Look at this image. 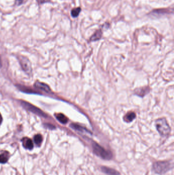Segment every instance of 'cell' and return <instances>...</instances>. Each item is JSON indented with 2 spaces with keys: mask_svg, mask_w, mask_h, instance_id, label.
Listing matches in <instances>:
<instances>
[{
  "mask_svg": "<svg viewBox=\"0 0 174 175\" xmlns=\"http://www.w3.org/2000/svg\"><path fill=\"white\" fill-rule=\"evenodd\" d=\"M81 10V9L80 7L74 8V9L72 10V12H71V15L73 17H77L78 16Z\"/></svg>",
  "mask_w": 174,
  "mask_h": 175,
  "instance_id": "obj_13",
  "label": "cell"
},
{
  "mask_svg": "<svg viewBox=\"0 0 174 175\" xmlns=\"http://www.w3.org/2000/svg\"><path fill=\"white\" fill-rule=\"evenodd\" d=\"M34 140L36 145L40 146L42 142V135L40 134L35 135L34 137Z\"/></svg>",
  "mask_w": 174,
  "mask_h": 175,
  "instance_id": "obj_11",
  "label": "cell"
},
{
  "mask_svg": "<svg viewBox=\"0 0 174 175\" xmlns=\"http://www.w3.org/2000/svg\"><path fill=\"white\" fill-rule=\"evenodd\" d=\"M56 118L61 123L63 124H66L68 121V119L66 116L63 114H58L57 115Z\"/></svg>",
  "mask_w": 174,
  "mask_h": 175,
  "instance_id": "obj_10",
  "label": "cell"
},
{
  "mask_svg": "<svg viewBox=\"0 0 174 175\" xmlns=\"http://www.w3.org/2000/svg\"><path fill=\"white\" fill-rule=\"evenodd\" d=\"M156 126L158 131L163 136H165L170 134V128L165 118L158 119L156 122Z\"/></svg>",
  "mask_w": 174,
  "mask_h": 175,
  "instance_id": "obj_3",
  "label": "cell"
},
{
  "mask_svg": "<svg viewBox=\"0 0 174 175\" xmlns=\"http://www.w3.org/2000/svg\"><path fill=\"white\" fill-rule=\"evenodd\" d=\"M72 127H73V128H74V129H77V130H78L79 131H85V129L84 128H82L81 127L78 126V125H76V124H73V125H72Z\"/></svg>",
  "mask_w": 174,
  "mask_h": 175,
  "instance_id": "obj_15",
  "label": "cell"
},
{
  "mask_svg": "<svg viewBox=\"0 0 174 175\" xmlns=\"http://www.w3.org/2000/svg\"><path fill=\"white\" fill-rule=\"evenodd\" d=\"M19 61H20L21 66L24 71L27 72H31V67L30 63L28 61V59H27L25 57L21 56V58L19 59Z\"/></svg>",
  "mask_w": 174,
  "mask_h": 175,
  "instance_id": "obj_5",
  "label": "cell"
},
{
  "mask_svg": "<svg viewBox=\"0 0 174 175\" xmlns=\"http://www.w3.org/2000/svg\"><path fill=\"white\" fill-rule=\"evenodd\" d=\"M23 1L24 0H16V3L18 5H21L23 3Z\"/></svg>",
  "mask_w": 174,
  "mask_h": 175,
  "instance_id": "obj_17",
  "label": "cell"
},
{
  "mask_svg": "<svg viewBox=\"0 0 174 175\" xmlns=\"http://www.w3.org/2000/svg\"><path fill=\"white\" fill-rule=\"evenodd\" d=\"M9 158V153L8 152H4L0 155V163H6Z\"/></svg>",
  "mask_w": 174,
  "mask_h": 175,
  "instance_id": "obj_8",
  "label": "cell"
},
{
  "mask_svg": "<svg viewBox=\"0 0 174 175\" xmlns=\"http://www.w3.org/2000/svg\"><path fill=\"white\" fill-rule=\"evenodd\" d=\"M102 171L106 174L108 175H120L119 173L117 171H116V170L114 169H112L110 168H107L105 166H102L101 168Z\"/></svg>",
  "mask_w": 174,
  "mask_h": 175,
  "instance_id": "obj_7",
  "label": "cell"
},
{
  "mask_svg": "<svg viewBox=\"0 0 174 175\" xmlns=\"http://www.w3.org/2000/svg\"><path fill=\"white\" fill-rule=\"evenodd\" d=\"M35 86L37 88L40 89L42 90L45 91H46L47 92H49L50 91V88L47 85L44 84V83H42V82H37L36 84L35 85Z\"/></svg>",
  "mask_w": 174,
  "mask_h": 175,
  "instance_id": "obj_9",
  "label": "cell"
},
{
  "mask_svg": "<svg viewBox=\"0 0 174 175\" xmlns=\"http://www.w3.org/2000/svg\"><path fill=\"white\" fill-rule=\"evenodd\" d=\"M135 117L134 113H129L125 116V120L127 122L132 121Z\"/></svg>",
  "mask_w": 174,
  "mask_h": 175,
  "instance_id": "obj_12",
  "label": "cell"
},
{
  "mask_svg": "<svg viewBox=\"0 0 174 175\" xmlns=\"http://www.w3.org/2000/svg\"><path fill=\"white\" fill-rule=\"evenodd\" d=\"M21 104L23 106V107L27 109L28 110L34 113L37 115H39L42 117H46V115L44 113L42 110H40V108H36L33 105H31L30 103L25 102V101H22Z\"/></svg>",
  "mask_w": 174,
  "mask_h": 175,
  "instance_id": "obj_4",
  "label": "cell"
},
{
  "mask_svg": "<svg viewBox=\"0 0 174 175\" xmlns=\"http://www.w3.org/2000/svg\"><path fill=\"white\" fill-rule=\"evenodd\" d=\"M22 141L23 142V146L25 148L28 149L30 150H32L33 148V143L31 139L25 137L22 139Z\"/></svg>",
  "mask_w": 174,
  "mask_h": 175,
  "instance_id": "obj_6",
  "label": "cell"
},
{
  "mask_svg": "<svg viewBox=\"0 0 174 175\" xmlns=\"http://www.w3.org/2000/svg\"><path fill=\"white\" fill-rule=\"evenodd\" d=\"M2 116H1V115L0 114V124H1V122H2Z\"/></svg>",
  "mask_w": 174,
  "mask_h": 175,
  "instance_id": "obj_18",
  "label": "cell"
},
{
  "mask_svg": "<svg viewBox=\"0 0 174 175\" xmlns=\"http://www.w3.org/2000/svg\"><path fill=\"white\" fill-rule=\"evenodd\" d=\"M48 0H37V1L38 2L39 4H42L44 3L47 2Z\"/></svg>",
  "mask_w": 174,
  "mask_h": 175,
  "instance_id": "obj_16",
  "label": "cell"
},
{
  "mask_svg": "<svg viewBox=\"0 0 174 175\" xmlns=\"http://www.w3.org/2000/svg\"><path fill=\"white\" fill-rule=\"evenodd\" d=\"M93 153L97 156L106 160H110L112 157L111 153L105 150L96 143H93Z\"/></svg>",
  "mask_w": 174,
  "mask_h": 175,
  "instance_id": "obj_2",
  "label": "cell"
},
{
  "mask_svg": "<svg viewBox=\"0 0 174 175\" xmlns=\"http://www.w3.org/2000/svg\"><path fill=\"white\" fill-rule=\"evenodd\" d=\"M0 67H1V59H0Z\"/></svg>",
  "mask_w": 174,
  "mask_h": 175,
  "instance_id": "obj_19",
  "label": "cell"
},
{
  "mask_svg": "<svg viewBox=\"0 0 174 175\" xmlns=\"http://www.w3.org/2000/svg\"><path fill=\"white\" fill-rule=\"evenodd\" d=\"M101 35H102V32L101 30L97 31V32L96 33L93 35L91 40H99L101 38Z\"/></svg>",
  "mask_w": 174,
  "mask_h": 175,
  "instance_id": "obj_14",
  "label": "cell"
},
{
  "mask_svg": "<svg viewBox=\"0 0 174 175\" xmlns=\"http://www.w3.org/2000/svg\"><path fill=\"white\" fill-rule=\"evenodd\" d=\"M173 166L172 161L157 162L153 164V170L156 173L163 175L172 169Z\"/></svg>",
  "mask_w": 174,
  "mask_h": 175,
  "instance_id": "obj_1",
  "label": "cell"
}]
</instances>
